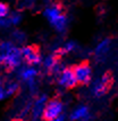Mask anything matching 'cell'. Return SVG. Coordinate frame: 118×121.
Segmentation results:
<instances>
[{"instance_id": "cell-1", "label": "cell", "mask_w": 118, "mask_h": 121, "mask_svg": "<svg viewBox=\"0 0 118 121\" xmlns=\"http://www.w3.org/2000/svg\"><path fill=\"white\" fill-rule=\"evenodd\" d=\"M115 78L111 71H107L102 74L100 78H97L95 80L92 82L91 90L90 94L94 96L95 98H100L102 96H105L114 86Z\"/></svg>"}, {"instance_id": "cell-2", "label": "cell", "mask_w": 118, "mask_h": 121, "mask_svg": "<svg viewBox=\"0 0 118 121\" xmlns=\"http://www.w3.org/2000/svg\"><path fill=\"white\" fill-rule=\"evenodd\" d=\"M64 106L65 104L63 103L59 96L47 101L46 106L43 108V113H42V119L44 121H51L58 118L60 114H63Z\"/></svg>"}, {"instance_id": "cell-3", "label": "cell", "mask_w": 118, "mask_h": 121, "mask_svg": "<svg viewBox=\"0 0 118 121\" xmlns=\"http://www.w3.org/2000/svg\"><path fill=\"white\" fill-rule=\"evenodd\" d=\"M72 66L79 86H87L92 80V69L89 60H83Z\"/></svg>"}, {"instance_id": "cell-4", "label": "cell", "mask_w": 118, "mask_h": 121, "mask_svg": "<svg viewBox=\"0 0 118 121\" xmlns=\"http://www.w3.org/2000/svg\"><path fill=\"white\" fill-rule=\"evenodd\" d=\"M23 62H25L27 65H38L41 63V50L38 43H33L25 46L20 49Z\"/></svg>"}, {"instance_id": "cell-5", "label": "cell", "mask_w": 118, "mask_h": 121, "mask_svg": "<svg viewBox=\"0 0 118 121\" xmlns=\"http://www.w3.org/2000/svg\"><path fill=\"white\" fill-rule=\"evenodd\" d=\"M58 85L64 89H74L79 86L73 66H65L58 78Z\"/></svg>"}, {"instance_id": "cell-6", "label": "cell", "mask_w": 118, "mask_h": 121, "mask_svg": "<svg viewBox=\"0 0 118 121\" xmlns=\"http://www.w3.org/2000/svg\"><path fill=\"white\" fill-rule=\"evenodd\" d=\"M47 101H48V96L46 94H41L36 96V98L33 101L31 112H30L31 121H39L40 117L43 113V108L46 106Z\"/></svg>"}, {"instance_id": "cell-7", "label": "cell", "mask_w": 118, "mask_h": 121, "mask_svg": "<svg viewBox=\"0 0 118 121\" xmlns=\"http://www.w3.org/2000/svg\"><path fill=\"white\" fill-rule=\"evenodd\" d=\"M92 118H93V115L90 112V108L84 104L77 105L69 115L71 121H91Z\"/></svg>"}, {"instance_id": "cell-8", "label": "cell", "mask_w": 118, "mask_h": 121, "mask_svg": "<svg viewBox=\"0 0 118 121\" xmlns=\"http://www.w3.org/2000/svg\"><path fill=\"white\" fill-rule=\"evenodd\" d=\"M110 48H111V42L110 39H105L99 43L95 50H94V57L95 60L98 63H103L106 60V58L108 57L109 52H110Z\"/></svg>"}, {"instance_id": "cell-9", "label": "cell", "mask_w": 118, "mask_h": 121, "mask_svg": "<svg viewBox=\"0 0 118 121\" xmlns=\"http://www.w3.org/2000/svg\"><path fill=\"white\" fill-rule=\"evenodd\" d=\"M8 40L12 41L15 46H20V45H24L26 42L27 38L26 34L24 33L23 31H20V30H12L10 33H9Z\"/></svg>"}, {"instance_id": "cell-10", "label": "cell", "mask_w": 118, "mask_h": 121, "mask_svg": "<svg viewBox=\"0 0 118 121\" xmlns=\"http://www.w3.org/2000/svg\"><path fill=\"white\" fill-rule=\"evenodd\" d=\"M109 13V6L106 5L105 2H100L95 6V15L100 21H102Z\"/></svg>"}, {"instance_id": "cell-11", "label": "cell", "mask_w": 118, "mask_h": 121, "mask_svg": "<svg viewBox=\"0 0 118 121\" xmlns=\"http://www.w3.org/2000/svg\"><path fill=\"white\" fill-rule=\"evenodd\" d=\"M8 18L10 20L13 25H18L20 23V21H22V18H23V15L20 13V10L16 9V10H14V12H12V13L9 14Z\"/></svg>"}, {"instance_id": "cell-12", "label": "cell", "mask_w": 118, "mask_h": 121, "mask_svg": "<svg viewBox=\"0 0 118 121\" xmlns=\"http://www.w3.org/2000/svg\"><path fill=\"white\" fill-rule=\"evenodd\" d=\"M9 14V6L5 2H0V18L6 17Z\"/></svg>"}, {"instance_id": "cell-13", "label": "cell", "mask_w": 118, "mask_h": 121, "mask_svg": "<svg viewBox=\"0 0 118 121\" xmlns=\"http://www.w3.org/2000/svg\"><path fill=\"white\" fill-rule=\"evenodd\" d=\"M6 97V94H5V90H4V88H2V86L0 85V101L1 99H4Z\"/></svg>"}, {"instance_id": "cell-14", "label": "cell", "mask_w": 118, "mask_h": 121, "mask_svg": "<svg viewBox=\"0 0 118 121\" xmlns=\"http://www.w3.org/2000/svg\"><path fill=\"white\" fill-rule=\"evenodd\" d=\"M65 118H66V115L63 113V114L59 115L58 118H56V119H53V120H51V121H65Z\"/></svg>"}, {"instance_id": "cell-15", "label": "cell", "mask_w": 118, "mask_h": 121, "mask_svg": "<svg viewBox=\"0 0 118 121\" xmlns=\"http://www.w3.org/2000/svg\"><path fill=\"white\" fill-rule=\"evenodd\" d=\"M12 121H25L24 119H20V118H15V119H13Z\"/></svg>"}, {"instance_id": "cell-16", "label": "cell", "mask_w": 118, "mask_h": 121, "mask_svg": "<svg viewBox=\"0 0 118 121\" xmlns=\"http://www.w3.org/2000/svg\"><path fill=\"white\" fill-rule=\"evenodd\" d=\"M48 1H49V2H51V1H55V0H48Z\"/></svg>"}]
</instances>
